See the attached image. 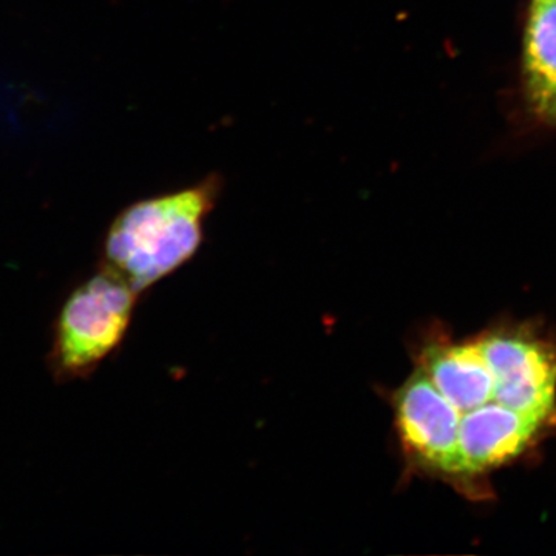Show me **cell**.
Listing matches in <instances>:
<instances>
[{
  "instance_id": "52a82bcc",
  "label": "cell",
  "mask_w": 556,
  "mask_h": 556,
  "mask_svg": "<svg viewBox=\"0 0 556 556\" xmlns=\"http://www.w3.org/2000/svg\"><path fill=\"white\" fill-rule=\"evenodd\" d=\"M525 67L532 102L556 89V0H532L526 30Z\"/></svg>"
},
{
  "instance_id": "277c9868",
  "label": "cell",
  "mask_w": 556,
  "mask_h": 556,
  "mask_svg": "<svg viewBox=\"0 0 556 556\" xmlns=\"http://www.w3.org/2000/svg\"><path fill=\"white\" fill-rule=\"evenodd\" d=\"M387 397L405 477L441 479L460 490L459 412L417 367Z\"/></svg>"
},
{
  "instance_id": "8992f818",
  "label": "cell",
  "mask_w": 556,
  "mask_h": 556,
  "mask_svg": "<svg viewBox=\"0 0 556 556\" xmlns=\"http://www.w3.org/2000/svg\"><path fill=\"white\" fill-rule=\"evenodd\" d=\"M412 354L416 367L459 415L495 401V382L477 338L453 342L444 331L431 327L417 336Z\"/></svg>"
},
{
  "instance_id": "5b68a950",
  "label": "cell",
  "mask_w": 556,
  "mask_h": 556,
  "mask_svg": "<svg viewBox=\"0 0 556 556\" xmlns=\"http://www.w3.org/2000/svg\"><path fill=\"white\" fill-rule=\"evenodd\" d=\"M554 433L496 401L460 415V492L484 495L485 475L515 463Z\"/></svg>"
},
{
  "instance_id": "3957f363",
  "label": "cell",
  "mask_w": 556,
  "mask_h": 556,
  "mask_svg": "<svg viewBox=\"0 0 556 556\" xmlns=\"http://www.w3.org/2000/svg\"><path fill=\"white\" fill-rule=\"evenodd\" d=\"M139 292L102 266L80 285L61 311L53 358L70 376H86L126 338Z\"/></svg>"
},
{
  "instance_id": "ba28073f",
  "label": "cell",
  "mask_w": 556,
  "mask_h": 556,
  "mask_svg": "<svg viewBox=\"0 0 556 556\" xmlns=\"http://www.w3.org/2000/svg\"><path fill=\"white\" fill-rule=\"evenodd\" d=\"M533 105H535L536 112H540L544 118L556 121V89L546 94V97L533 102Z\"/></svg>"
},
{
  "instance_id": "7a4b0ae2",
  "label": "cell",
  "mask_w": 556,
  "mask_h": 556,
  "mask_svg": "<svg viewBox=\"0 0 556 556\" xmlns=\"http://www.w3.org/2000/svg\"><path fill=\"white\" fill-rule=\"evenodd\" d=\"M497 404L556 433V338L530 321H508L477 336Z\"/></svg>"
},
{
  "instance_id": "6da1fadb",
  "label": "cell",
  "mask_w": 556,
  "mask_h": 556,
  "mask_svg": "<svg viewBox=\"0 0 556 556\" xmlns=\"http://www.w3.org/2000/svg\"><path fill=\"white\" fill-rule=\"evenodd\" d=\"M223 188L222 175L208 174L188 188L135 201L110 225L102 266L139 294L155 287L203 247L204 226Z\"/></svg>"
}]
</instances>
